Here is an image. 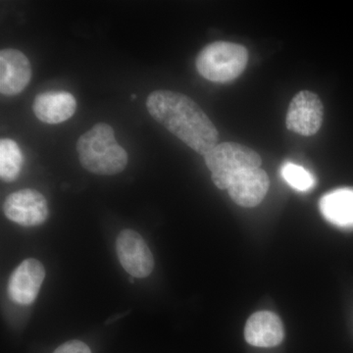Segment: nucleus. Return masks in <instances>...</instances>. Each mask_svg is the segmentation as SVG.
<instances>
[{"label":"nucleus","mask_w":353,"mask_h":353,"mask_svg":"<svg viewBox=\"0 0 353 353\" xmlns=\"http://www.w3.org/2000/svg\"><path fill=\"white\" fill-rule=\"evenodd\" d=\"M152 117L194 152L205 155L219 141V132L201 106L187 95L155 90L146 99Z\"/></svg>","instance_id":"f257e3e1"},{"label":"nucleus","mask_w":353,"mask_h":353,"mask_svg":"<svg viewBox=\"0 0 353 353\" xmlns=\"http://www.w3.org/2000/svg\"><path fill=\"white\" fill-rule=\"evenodd\" d=\"M77 152L85 170L97 175L112 176L126 168L129 157L117 143L113 128L97 123L77 141Z\"/></svg>","instance_id":"f03ea898"},{"label":"nucleus","mask_w":353,"mask_h":353,"mask_svg":"<svg viewBox=\"0 0 353 353\" xmlns=\"http://www.w3.org/2000/svg\"><path fill=\"white\" fill-rule=\"evenodd\" d=\"M248 62V51L241 44L215 41L206 46L196 57V69L204 79L225 83L243 73Z\"/></svg>","instance_id":"7ed1b4c3"},{"label":"nucleus","mask_w":353,"mask_h":353,"mask_svg":"<svg viewBox=\"0 0 353 353\" xmlns=\"http://www.w3.org/2000/svg\"><path fill=\"white\" fill-rule=\"evenodd\" d=\"M206 166L216 187L227 190L228 182L233 174L248 168H260L262 159L252 148L240 143H218L204 155Z\"/></svg>","instance_id":"20e7f679"},{"label":"nucleus","mask_w":353,"mask_h":353,"mask_svg":"<svg viewBox=\"0 0 353 353\" xmlns=\"http://www.w3.org/2000/svg\"><path fill=\"white\" fill-rule=\"evenodd\" d=\"M324 118V106L320 97L310 90H301L290 101L287 113L288 130L304 137L319 131Z\"/></svg>","instance_id":"39448f33"},{"label":"nucleus","mask_w":353,"mask_h":353,"mask_svg":"<svg viewBox=\"0 0 353 353\" xmlns=\"http://www.w3.org/2000/svg\"><path fill=\"white\" fill-rule=\"evenodd\" d=\"M6 217L23 227H36L46 222L48 217V204L46 197L32 189L12 192L3 204Z\"/></svg>","instance_id":"423d86ee"},{"label":"nucleus","mask_w":353,"mask_h":353,"mask_svg":"<svg viewBox=\"0 0 353 353\" xmlns=\"http://www.w3.org/2000/svg\"><path fill=\"white\" fill-rule=\"evenodd\" d=\"M116 252L123 268L132 277L143 279L154 268V259L143 236L132 230L121 232L116 240Z\"/></svg>","instance_id":"0eeeda50"},{"label":"nucleus","mask_w":353,"mask_h":353,"mask_svg":"<svg viewBox=\"0 0 353 353\" xmlns=\"http://www.w3.org/2000/svg\"><path fill=\"white\" fill-rule=\"evenodd\" d=\"M269 185L270 180L263 169L248 168L231 176L227 190L234 203L243 208H252L263 201Z\"/></svg>","instance_id":"6e6552de"},{"label":"nucleus","mask_w":353,"mask_h":353,"mask_svg":"<svg viewBox=\"0 0 353 353\" xmlns=\"http://www.w3.org/2000/svg\"><path fill=\"white\" fill-rule=\"evenodd\" d=\"M46 270L41 261L26 259L11 274L8 294L14 303L30 305L36 301L43 285Z\"/></svg>","instance_id":"1a4fd4ad"},{"label":"nucleus","mask_w":353,"mask_h":353,"mask_svg":"<svg viewBox=\"0 0 353 353\" xmlns=\"http://www.w3.org/2000/svg\"><path fill=\"white\" fill-rule=\"evenodd\" d=\"M32 79L30 60L22 51L6 48L0 52V92L6 97L21 94Z\"/></svg>","instance_id":"9d476101"},{"label":"nucleus","mask_w":353,"mask_h":353,"mask_svg":"<svg viewBox=\"0 0 353 353\" xmlns=\"http://www.w3.org/2000/svg\"><path fill=\"white\" fill-rule=\"evenodd\" d=\"M282 320L270 311H259L248 318L245 338L250 345L257 347H277L284 340Z\"/></svg>","instance_id":"9b49d317"},{"label":"nucleus","mask_w":353,"mask_h":353,"mask_svg":"<svg viewBox=\"0 0 353 353\" xmlns=\"http://www.w3.org/2000/svg\"><path fill=\"white\" fill-rule=\"evenodd\" d=\"M75 97L67 92H46L34 97L32 110L41 122L61 124L76 112Z\"/></svg>","instance_id":"f8f14e48"},{"label":"nucleus","mask_w":353,"mask_h":353,"mask_svg":"<svg viewBox=\"0 0 353 353\" xmlns=\"http://www.w3.org/2000/svg\"><path fill=\"white\" fill-rule=\"evenodd\" d=\"M325 219L340 227H353V190L340 189L325 194L320 201Z\"/></svg>","instance_id":"ddd939ff"},{"label":"nucleus","mask_w":353,"mask_h":353,"mask_svg":"<svg viewBox=\"0 0 353 353\" xmlns=\"http://www.w3.org/2000/svg\"><path fill=\"white\" fill-rule=\"evenodd\" d=\"M23 153L15 141L1 139L0 141V178L3 182L17 180L22 171Z\"/></svg>","instance_id":"4468645a"},{"label":"nucleus","mask_w":353,"mask_h":353,"mask_svg":"<svg viewBox=\"0 0 353 353\" xmlns=\"http://www.w3.org/2000/svg\"><path fill=\"white\" fill-rule=\"evenodd\" d=\"M281 174L290 187L301 192H307L314 187V176L299 165L287 162L283 165Z\"/></svg>","instance_id":"2eb2a0df"},{"label":"nucleus","mask_w":353,"mask_h":353,"mask_svg":"<svg viewBox=\"0 0 353 353\" xmlns=\"http://www.w3.org/2000/svg\"><path fill=\"white\" fill-rule=\"evenodd\" d=\"M53 353H92V352L83 341H70L60 345Z\"/></svg>","instance_id":"dca6fc26"},{"label":"nucleus","mask_w":353,"mask_h":353,"mask_svg":"<svg viewBox=\"0 0 353 353\" xmlns=\"http://www.w3.org/2000/svg\"><path fill=\"white\" fill-rule=\"evenodd\" d=\"M136 97H137V95H136V94H132V101H134V99H136Z\"/></svg>","instance_id":"f3484780"}]
</instances>
